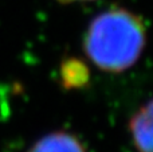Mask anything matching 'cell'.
<instances>
[{
  "label": "cell",
  "mask_w": 153,
  "mask_h": 152,
  "mask_svg": "<svg viewBox=\"0 0 153 152\" xmlns=\"http://www.w3.org/2000/svg\"><path fill=\"white\" fill-rule=\"evenodd\" d=\"M28 152H87L82 142L69 132H53L40 137Z\"/></svg>",
  "instance_id": "cell-3"
},
{
  "label": "cell",
  "mask_w": 153,
  "mask_h": 152,
  "mask_svg": "<svg viewBox=\"0 0 153 152\" xmlns=\"http://www.w3.org/2000/svg\"><path fill=\"white\" fill-rule=\"evenodd\" d=\"M58 1L63 3V4H70V3H76V1H91V0H58Z\"/></svg>",
  "instance_id": "cell-4"
},
{
  "label": "cell",
  "mask_w": 153,
  "mask_h": 152,
  "mask_svg": "<svg viewBox=\"0 0 153 152\" xmlns=\"http://www.w3.org/2000/svg\"><path fill=\"white\" fill-rule=\"evenodd\" d=\"M152 102L141 105L130 117L129 128L130 139L137 152H152Z\"/></svg>",
  "instance_id": "cell-2"
},
{
  "label": "cell",
  "mask_w": 153,
  "mask_h": 152,
  "mask_svg": "<svg viewBox=\"0 0 153 152\" xmlns=\"http://www.w3.org/2000/svg\"><path fill=\"white\" fill-rule=\"evenodd\" d=\"M145 26L125 8H110L87 27L83 48L94 66L106 73H122L140 59L145 47Z\"/></svg>",
  "instance_id": "cell-1"
}]
</instances>
